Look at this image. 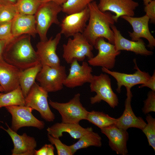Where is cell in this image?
Returning a JSON list of instances; mask_svg holds the SVG:
<instances>
[{
    "label": "cell",
    "mask_w": 155,
    "mask_h": 155,
    "mask_svg": "<svg viewBox=\"0 0 155 155\" xmlns=\"http://www.w3.org/2000/svg\"><path fill=\"white\" fill-rule=\"evenodd\" d=\"M2 57L7 62L21 70L40 63L31 44L30 36L28 34L15 37L7 43Z\"/></svg>",
    "instance_id": "obj_1"
},
{
    "label": "cell",
    "mask_w": 155,
    "mask_h": 155,
    "mask_svg": "<svg viewBox=\"0 0 155 155\" xmlns=\"http://www.w3.org/2000/svg\"><path fill=\"white\" fill-rule=\"evenodd\" d=\"M88 7L89 17L88 23L82 33L83 35L93 46L96 40L99 38H106L113 44L114 34L111 27L115 22L113 15L109 11H100L94 1L89 4Z\"/></svg>",
    "instance_id": "obj_2"
},
{
    "label": "cell",
    "mask_w": 155,
    "mask_h": 155,
    "mask_svg": "<svg viewBox=\"0 0 155 155\" xmlns=\"http://www.w3.org/2000/svg\"><path fill=\"white\" fill-rule=\"evenodd\" d=\"M62 10L61 6L53 2L41 3L34 15L37 33L40 41H44L48 39L47 32L52 24H60L58 15Z\"/></svg>",
    "instance_id": "obj_3"
},
{
    "label": "cell",
    "mask_w": 155,
    "mask_h": 155,
    "mask_svg": "<svg viewBox=\"0 0 155 155\" xmlns=\"http://www.w3.org/2000/svg\"><path fill=\"white\" fill-rule=\"evenodd\" d=\"M73 37L63 45V57L68 64H71L75 60L83 61L86 57L89 59L94 57L92 52L94 46L82 33L76 34Z\"/></svg>",
    "instance_id": "obj_4"
},
{
    "label": "cell",
    "mask_w": 155,
    "mask_h": 155,
    "mask_svg": "<svg viewBox=\"0 0 155 155\" xmlns=\"http://www.w3.org/2000/svg\"><path fill=\"white\" fill-rule=\"evenodd\" d=\"M90 84L91 91L96 93L90 98L92 104L103 100L112 108H114L118 106V98L112 89L111 79L108 75L101 73L99 75H93Z\"/></svg>",
    "instance_id": "obj_5"
},
{
    "label": "cell",
    "mask_w": 155,
    "mask_h": 155,
    "mask_svg": "<svg viewBox=\"0 0 155 155\" xmlns=\"http://www.w3.org/2000/svg\"><path fill=\"white\" fill-rule=\"evenodd\" d=\"M80 97L78 93L67 102L60 103L50 99L49 103L60 114L62 122L79 124L80 121L86 120L88 112L82 104Z\"/></svg>",
    "instance_id": "obj_6"
},
{
    "label": "cell",
    "mask_w": 155,
    "mask_h": 155,
    "mask_svg": "<svg viewBox=\"0 0 155 155\" xmlns=\"http://www.w3.org/2000/svg\"><path fill=\"white\" fill-rule=\"evenodd\" d=\"M67 76L64 66L54 67L43 65L36 80L40 86L48 93L62 90Z\"/></svg>",
    "instance_id": "obj_7"
},
{
    "label": "cell",
    "mask_w": 155,
    "mask_h": 155,
    "mask_svg": "<svg viewBox=\"0 0 155 155\" xmlns=\"http://www.w3.org/2000/svg\"><path fill=\"white\" fill-rule=\"evenodd\" d=\"M48 92L35 82L25 98V106L38 111L43 119L47 122L53 121L55 117L49 107Z\"/></svg>",
    "instance_id": "obj_8"
},
{
    "label": "cell",
    "mask_w": 155,
    "mask_h": 155,
    "mask_svg": "<svg viewBox=\"0 0 155 155\" xmlns=\"http://www.w3.org/2000/svg\"><path fill=\"white\" fill-rule=\"evenodd\" d=\"M94 46L98 50V53L88 59L89 64L94 67H101L109 70L113 68L115 65L116 58L120 54L121 51L116 50L114 44L106 42L103 38H98Z\"/></svg>",
    "instance_id": "obj_9"
},
{
    "label": "cell",
    "mask_w": 155,
    "mask_h": 155,
    "mask_svg": "<svg viewBox=\"0 0 155 155\" xmlns=\"http://www.w3.org/2000/svg\"><path fill=\"white\" fill-rule=\"evenodd\" d=\"M12 116L11 129L17 132L21 128L34 127L39 129H43L45 123L35 117L32 114L33 110L26 106H11L5 107Z\"/></svg>",
    "instance_id": "obj_10"
},
{
    "label": "cell",
    "mask_w": 155,
    "mask_h": 155,
    "mask_svg": "<svg viewBox=\"0 0 155 155\" xmlns=\"http://www.w3.org/2000/svg\"><path fill=\"white\" fill-rule=\"evenodd\" d=\"M89 17L88 7L80 12L67 14L60 22V33L66 37L73 36L78 33H82Z\"/></svg>",
    "instance_id": "obj_11"
},
{
    "label": "cell",
    "mask_w": 155,
    "mask_h": 155,
    "mask_svg": "<svg viewBox=\"0 0 155 155\" xmlns=\"http://www.w3.org/2000/svg\"><path fill=\"white\" fill-rule=\"evenodd\" d=\"M61 35L58 33L54 38L51 36L45 41H40L36 44V52L42 65L55 67L60 65V59L56 51Z\"/></svg>",
    "instance_id": "obj_12"
},
{
    "label": "cell",
    "mask_w": 155,
    "mask_h": 155,
    "mask_svg": "<svg viewBox=\"0 0 155 155\" xmlns=\"http://www.w3.org/2000/svg\"><path fill=\"white\" fill-rule=\"evenodd\" d=\"M135 63L134 69L136 71L133 74H127L116 71H112L104 67H102L103 72L113 77L117 82V91L120 93L122 86L126 89H131L135 85L145 83L151 76L148 73L142 71L138 67L135 59L133 60Z\"/></svg>",
    "instance_id": "obj_13"
},
{
    "label": "cell",
    "mask_w": 155,
    "mask_h": 155,
    "mask_svg": "<svg viewBox=\"0 0 155 155\" xmlns=\"http://www.w3.org/2000/svg\"><path fill=\"white\" fill-rule=\"evenodd\" d=\"M70 64L69 73L65 80L64 86L73 88L90 82L93 75L92 68L88 63L83 61L80 65L77 60H75Z\"/></svg>",
    "instance_id": "obj_14"
},
{
    "label": "cell",
    "mask_w": 155,
    "mask_h": 155,
    "mask_svg": "<svg viewBox=\"0 0 155 155\" xmlns=\"http://www.w3.org/2000/svg\"><path fill=\"white\" fill-rule=\"evenodd\" d=\"M98 7L102 11H111L115 14L113 15L115 22L123 16L133 17L134 11L139 4L133 0H99Z\"/></svg>",
    "instance_id": "obj_15"
},
{
    "label": "cell",
    "mask_w": 155,
    "mask_h": 155,
    "mask_svg": "<svg viewBox=\"0 0 155 155\" xmlns=\"http://www.w3.org/2000/svg\"><path fill=\"white\" fill-rule=\"evenodd\" d=\"M121 18L127 22L132 27L133 32H128L132 40L137 41L141 38H145L148 42V46L151 49L154 48L155 39L150 31L148 26L150 19L146 15L139 17L123 16Z\"/></svg>",
    "instance_id": "obj_16"
},
{
    "label": "cell",
    "mask_w": 155,
    "mask_h": 155,
    "mask_svg": "<svg viewBox=\"0 0 155 155\" xmlns=\"http://www.w3.org/2000/svg\"><path fill=\"white\" fill-rule=\"evenodd\" d=\"M100 129L101 132L108 138L109 146L113 150L118 154H127V142L129 134L127 130L119 128L115 124Z\"/></svg>",
    "instance_id": "obj_17"
},
{
    "label": "cell",
    "mask_w": 155,
    "mask_h": 155,
    "mask_svg": "<svg viewBox=\"0 0 155 155\" xmlns=\"http://www.w3.org/2000/svg\"><path fill=\"white\" fill-rule=\"evenodd\" d=\"M8 127L5 129L2 126L0 127L5 130L9 135L13 142L14 147L12 150V155H34L37 142L35 138L24 133L19 135L13 130L6 123Z\"/></svg>",
    "instance_id": "obj_18"
},
{
    "label": "cell",
    "mask_w": 155,
    "mask_h": 155,
    "mask_svg": "<svg viewBox=\"0 0 155 155\" xmlns=\"http://www.w3.org/2000/svg\"><path fill=\"white\" fill-rule=\"evenodd\" d=\"M111 27L114 34L113 44L117 51H129L136 54L146 56L152 54V51L146 49L144 42L141 38L137 41L128 40L122 36L120 31L114 24L111 25Z\"/></svg>",
    "instance_id": "obj_19"
},
{
    "label": "cell",
    "mask_w": 155,
    "mask_h": 155,
    "mask_svg": "<svg viewBox=\"0 0 155 155\" xmlns=\"http://www.w3.org/2000/svg\"><path fill=\"white\" fill-rule=\"evenodd\" d=\"M131 90L126 89L127 98L125 101V109L121 116L116 119L115 125L126 130L131 127L142 130L147 123L142 117H136L133 111L131 105L133 95Z\"/></svg>",
    "instance_id": "obj_20"
},
{
    "label": "cell",
    "mask_w": 155,
    "mask_h": 155,
    "mask_svg": "<svg viewBox=\"0 0 155 155\" xmlns=\"http://www.w3.org/2000/svg\"><path fill=\"white\" fill-rule=\"evenodd\" d=\"M21 70L0 59V85L7 93L20 86L19 76Z\"/></svg>",
    "instance_id": "obj_21"
},
{
    "label": "cell",
    "mask_w": 155,
    "mask_h": 155,
    "mask_svg": "<svg viewBox=\"0 0 155 155\" xmlns=\"http://www.w3.org/2000/svg\"><path fill=\"white\" fill-rule=\"evenodd\" d=\"M11 30L14 37L23 34L35 37L37 33L34 15L18 14L11 21Z\"/></svg>",
    "instance_id": "obj_22"
},
{
    "label": "cell",
    "mask_w": 155,
    "mask_h": 155,
    "mask_svg": "<svg viewBox=\"0 0 155 155\" xmlns=\"http://www.w3.org/2000/svg\"><path fill=\"white\" fill-rule=\"evenodd\" d=\"M92 130L91 127L84 128L79 124L62 122L56 123L46 129L48 134L54 137L59 138L63 135V133L67 132L74 139H79L84 134Z\"/></svg>",
    "instance_id": "obj_23"
},
{
    "label": "cell",
    "mask_w": 155,
    "mask_h": 155,
    "mask_svg": "<svg viewBox=\"0 0 155 155\" xmlns=\"http://www.w3.org/2000/svg\"><path fill=\"white\" fill-rule=\"evenodd\" d=\"M42 65L40 63L21 70L19 76L20 86L25 98L31 88L35 83L37 75Z\"/></svg>",
    "instance_id": "obj_24"
},
{
    "label": "cell",
    "mask_w": 155,
    "mask_h": 155,
    "mask_svg": "<svg viewBox=\"0 0 155 155\" xmlns=\"http://www.w3.org/2000/svg\"><path fill=\"white\" fill-rule=\"evenodd\" d=\"M102 145L101 137L92 130L84 134L76 143L69 146L73 155L79 149L90 146L101 147Z\"/></svg>",
    "instance_id": "obj_25"
},
{
    "label": "cell",
    "mask_w": 155,
    "mask_h": 155,
    "mask_svg": "<svg viewBox=\"0 0 155 155\" xmlns=\"http://www.w3.org/2000/svg\"><path fill=\"white\" fill-rule=\"evenodd\" d=\"M25 97L19 86L16 89L0 95V108L11 106H25Z\"/></svg>",
    "instance_id": "obj_26"
},
{
    "label": "cell",
    "mask_w": 155,
    "mask_h": 155,
    "mask_svg": "<svg viewBox=\"0 0 155 155\" xmlns=\"http://www.w3.org/2000/svg\"><path fill=\"white\" fill-rule=\"evenodd\" d=\"M86 120L100 129L115 124L116 119L101 112L92 111L88 112Z\"/></svg>",
    "instance_id": "obj_27"
},
{
    "label": "cell",
    "mask_w": 155,
    "mask_h": 155,
    "mask_svg": "<svg viewBox=\"0 0 155 155\" xmlns=\"http://www.w3.org/2000/svg\"><path fill=\"white\" fill-rule=\"evenodd\" d=\"M41 3V0H18L14 5L18 14L34 15Z\"/></svg>",
    "instance_id": "obj_28"
},
{
    "label": "cell",
    "mask_w": 155,
    "mask_h": 155,
    "mask_svg": "<svg viewBox=\"0 0 155 155\" xmlns=\"http://www.w3.org/2000/svg\"><path fill=\"white\" fill-rule=\"evenodd\" d=\"M94 0H67L61 6L62 11L67 14L80 12Z\"/></svg>",
    "instance_id": "obj_29"
},
{
    "label": "cell",
    "mask_w": 155,
    "mask_h": 155,
    "mask_svg": "<svg viewBox=\"0 0 155 155\" xmlns=\"http://www.w3.org/2000/svg\"><path fill=\"white\" fill-rule=\"evenodd\" d=\"M147 123L142 130L146 136L149 145L155 151V119L149 114L146 117Z\"/></svg>",
    "instance_id": "obj_30"
},
{
    "label": "cell",
    "mask_w": 155,
    "mask_h": 155,
    "mask_svg": "<svg viewBox=\"0 0 155 155\" xmlns=\"http://www.w3.org/2000/svg\"><path fill=\"white\" fill-rule=\"evenodd\" d=\"M18 14L14 5H0V23L11 22Z\"/></svg>",
    "instance_id": "obj_31"
},
{
    "label": "cell",
    "mask_w": 155,
    "mask_h": 155,
    "mask_svg": "<svg viewBox=\"0 0 155 155\" xmlns=\"http://www.w3.org/2000/svg\"><path fill=\"white\" fill-rule=\"evenodd\" d=\"M48 137L49 141L51 144L55 146L58 155H73L70 146L62 143L59 138L54 137L48 134Z\"/></svg>",
    "instance_id": "obj_32"
},
{
    "label": "cell",
    "mask_w": 155,
    "mask_h": 155,
    "mask_svg": "<svg viewBox=\"0 0 155 155\" xmlns=\"http://www.w3.org/2000/svg\"><path fill=\"white\" fill-rule=\"evenodd\" d=\"M11 30V22L0 23V40L7 43L14 38Z\"/></svg>",
    "instance_id": "obj_33"
},
{
    "label": "cell",
    "mask_w": 155,
    "mask_h": 155,
    "mask_svg": "<svg viewBox=\"0 0 155 155\" xmlns=\"http://www.w3.org/2000/svg\"><path fill=\"white\" fill-rule=\"evenodd\" d=\"M142 111L146 115L151 112H155V92L151 90L147 94V99L144 101V106Z\"/></svg>",
    "instance_id": "obj_34"
},
{
    "label": "cell",
    "mask_w": 155,
    "mask_h": 155,
    "mask_svg": "<svg viewBox=\"0 0 155 155\" xmlns=\"http://www.w3.org/2000/svg\"><path fill=\"white\" fill-rule=\"evenodd\" d=\"M144 11L149 17L150 22L155 23V0H152L144 8Z\"/></svg>",
    "instance_id": "obj_35"
},
{
    "label": "cell",
    "mask_w": 155,
    "mask_h": 155,
    "mask_svg": "<svg viewBox=\"0 0 155 155\" xmlns=\"http://www.w3.org/2000/svg\"><path fill=\"white\" fill-rule=\"evenodd\" d=\"M54 147L52 144H45L38 150H35V155H53Z\"/></svg>",
    "instance_id": "obj_36"
},
{
    "label": "cell",
    "mask_w": 155,
    "mask_h": 155,
    "mask_svg": "<svg viewBox=\"0 0 155 155\" xmlns=\"http://www.w3.org/2000/svg\"><path fill=\"white\" fill-rule=\"evenodd\" d=\"M147 87L149 88L152 90L155 91V71H154L153 73L149 79L144 84H141L139 86L140 88Z\"/></svg>",
    "instance_id": "obj_37"
},
{
    "label": "cell",
    "mask_w": 155,
    "mask_h": 155,
    "mask_svg": "<svg viewBox=\"0 0 155 155\" xmlns=\"http://www.w3.org/2000/svg\"><path fill=\"white\" fill-rule=\"evenodd\" d=\"M18 0H0V5H14Z\"/></svg>",
    "instance_id": "obj_38"
},
{
    "label": "cell",
    "mask_w": 155,
    "mask_h": 155,
    "mask_svg": "<svg viewBox=\"0 0 155 155\" xmlns=\"http://www.w3.org/2000/svg\"><path fill=\"white\" fill-rule=\"evenodd\" d=\"M7 44L5 41L0 40V59L3 58V53Z\"/></svg>",
    "instance_id": "obj_39"
},
{
    "label": "cell",
    "mask_w": 155,
    "mask_h": 155,
    "mask_svg": "<svg viewBox=\"0 0 155 155\" xmlns=\"http://www.w3.org/2000/svg\"><path fill=\"white\" fill-rule=\"evenodd\" d=\"M67 0H41V3H44L49 1H53L56 4L61 6Z\"/></svg>",
    "instance_id": "obj_40"
},
{
    "label": "cell",
    "mask_w": 155,
    "mask_h": 155,
    "mask_svg": "<svg viewBox=\"0 0 155 155\" xmlns=\"http://www.w3.org/2000/svg\"><path fill=\"white\" fill-rule=\"evenodd\" d=\"M152 0H143L144 5H147Z\"/></svg>",
    "instance_id": "obj_41"
},
{
    "label": "cell",
    "mask_w": 155,
    "mask_h": 155,
    "mask_svg": "<svg viewBox=\"0 0 155 155\" xmlns=\"http://www.w3.org/2000/svg\"><path fill=\"white\" fill-rule=\"evenodd\" d=\"M4 90L3 88L0 85V92H4ZM2 93H0V95Z\"/></svg>",
    "instance_id": "obj_42"
}]
</instances>
